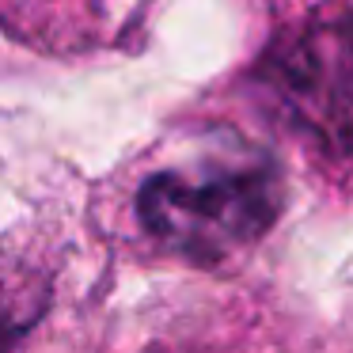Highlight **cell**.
Instances as JSON below:
<instances>
[{"mask_svg": "<svg viewBox=\"0 0 353 353\" xmlns=\"http://www.w3.org/2000/svg\"><path fill=\"white\" fill-rule=\"evenodd\" d=\"M281 209L274 163L239 148H194L137 190V221L160 251L221 262L251 247Z\"/></svg>", "mask_w": 353, "mask_h": 353, "instance_id": "cell-1", "label": "cell"}, {"mask_svg": "<svg viewBox=\"0 0 353 353\" xmlns=\"http://www.w3.org/2000/svg\"><path fill=\"white\" fill-rule=\"evenodd\" d=\"M137 0H4L8 23H27V34H54V39H77V34H99L118 27Z\"/></svg>", "mask_w": 353, "mask_h": 353, "instance_id": "cell-2", "label": "cell"}]
</instances>
